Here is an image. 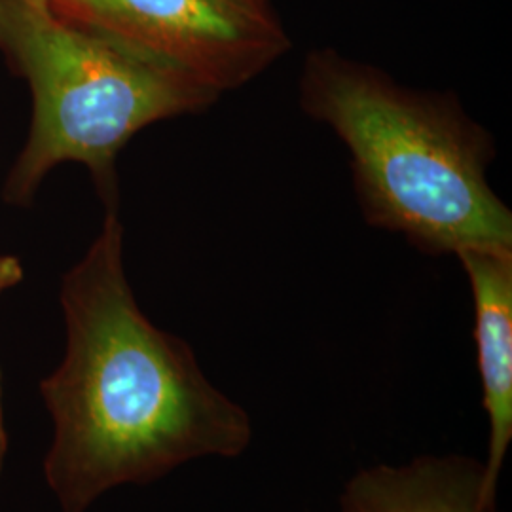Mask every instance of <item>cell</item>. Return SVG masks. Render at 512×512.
I'll use <instances>...</instances> for the list:
<instances>
[{
  "instance_id": "cell-1",
  "label": "cell",
  "mask_w": 512,
  "mask_h": 512,
  "mask_svg": "<svg viewBox=\"0 0 512 512\" xmlns=\"http://www.w3.org/2000/svg\"><path fill=\"white\" fill-rule=\"evenodd\" d=\"M61 306L67 353L40 385L55 423L44 475L61 511L86 512L116 486L249 448V414L207 380L184 340L137 306L114 211L65 277Z\"/></svg>"
},
{
  "instance_id": "cell-2",
  "label": "cell",
  "mask_w": 512,
  "mask_h": 512,
  "mask_svg": "<svg viewBox=\"0 0 512 512\" xmlns=\"http://www.w3.org/2000/svg\"><path fill=\"white\" fill-rule=\"evenodd\" d=\"M300 92L348 147L372 224L427 253L512 251L511 209L486 177L492 139L456 101L330 54L311 55Z\"/></svg>"
},
{
  "instance_id": "cell-3",
  "label": "cell",
  "mask_w": 512,
  "mask_h": 512,
  "mask_svg": "<svg viewBox=\"0 0 512 512\" xmlns=\"http://www.w3.org/2000/svg\"><path fill=\"white\" fill-rule=\"evenodd\" d=\"M0 48L35 97L31 135L8 183L12 200L27 198L61 162L86 164L109 184L116 154L137 131L220 95L162 55L78 27L50 0H0Z\"/></svg>"
},
{
  "instance_id": "cell-4",
  "label": "cell",
  "mask_w": 512,
  "mask_h": 512,
  "mask_svg": "<svg viewBox=\"0 0 512 512\" xmlns=\"http://www.w3.org/2000/svg\"><path fill=\"white\" fill-rule=\"evenodd\" d=\"M103 31L162 55L217 93L247 84L279 52L258 14L224 0H67Z\"/></svg>"
},
{
  "instance_id": "cell-5",
  "label": "cell",
  "mask_w": 512,
  "mask_h": 512,
  "mask_svg": "<svg viewBox=\"0 0 512 512\" xmlns=\"http://www.w3.org/2000/svg\"><path fill=\"white\" fill-rule=\"evenodd\" d=\"M475 306L482 406L488 416L484 490L497 495L512 442V251L459 253Z\"/></svg>"
},
{
  "instance_id": "cell-6",
  "label": "cell",
  "mask_w": 512,
  "mask_h": 512,
  "mask_svg": "<svg viewBox=\"0 0 512 512\" xmlns=\"http://www.w3.org/2000/svg\"><path fill=\"white\" fill-rule=\"evenodd\" d=\"M340 512H501L484 490V465L467 456H421L363 469L346 484Z\"/></svg>"
},
{
  "instance_id": "cell-7",
  "label": "cell",
  "mask_w": 512,
  "mask_h": 512,
  "mask_svg": "<svg viewBox=\"0 0 512 512\" xmlns=\"http://www.w3.org/2000/svg\"><path fill=\"white\" fill-rule=\"evenodd\" d=\"M23 277V268L18 258L14 256H0V294L14 285H18Z\"/></svg>"
},
{
  "instance_id": "cell-8",
  "label": "cell",
  "mask_w": 512,
  "mask_h": 512,
  "mask_svg": "<svg viewBox=\"0 0 512 512\" xmlns=\"http://www.w3.org/2000/svg\"><path fill=\"white\" fill-rule=\"evenodd\" d=\"M6 446H8V437H6V429H4V414H2V387H0V473H2V465H4Z\"/></svg>"
},
{
  "instance_id": "cell-9",
  "label": "cell",
  "mask_w": 512,
  "mask_h": 512,
  "mask_svg": "<svg viewBox=\"0 0 512 512\" xmlns=\"http://www.w3.org/2000/svg\"><path fill=\"white\" fill-rule=\"evenodd\" d=\"M224 2L234 4V6H238L241 10H247V12H253V14H256V6L253 4V0H224Z\"/></svg>"
}]
</instances>
